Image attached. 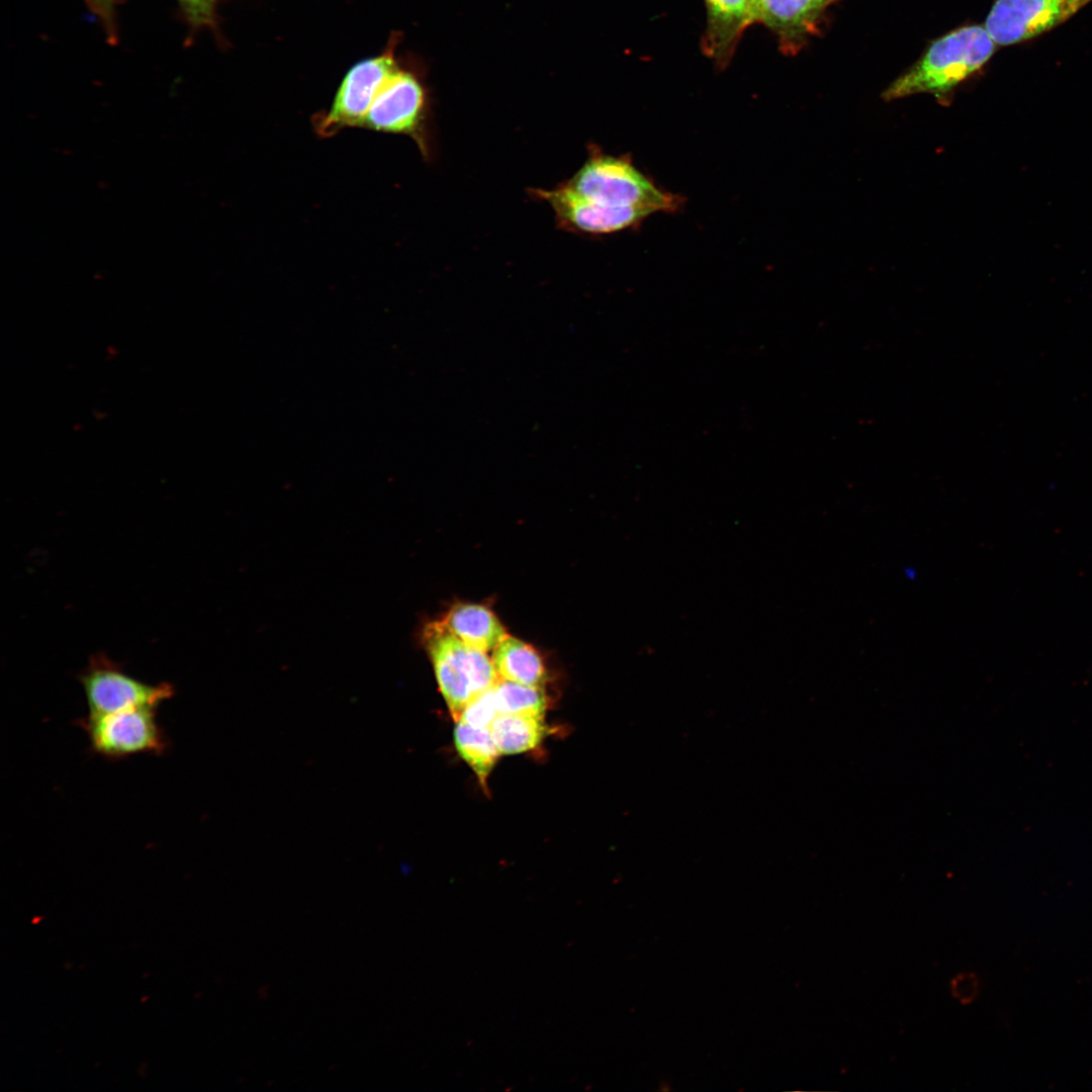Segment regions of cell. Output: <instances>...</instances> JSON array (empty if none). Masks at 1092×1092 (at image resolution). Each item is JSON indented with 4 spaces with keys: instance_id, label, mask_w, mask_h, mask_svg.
<instances>
[{
    "instance_id": "6da1fadb",
    "label": "cell",
    "mask_w": 1092,
    "mask_h": 1092,
    "mask_svg": "<svg viewBox=\"0 0 1092 1092\" xmlns=\"http://www.w3.org/2000/svg\"><path fill=\"white\" fill-rule=\"evenodd\" d=\"M996 43L985 26L968 25L950 31L931 43L923 57L884 92L887 100L919 93L938 99L983 67Z\"/></svg>"
},
{
    "instance_id": "7a4b0ae2",
    "label": "cell",
    "mask_w": 1092,
    "mask_h": 1092,
    "mask_svg": "<svg viewBox=\"0 0 1092 1092\" xmlns=\"http://www.w3.org/2000/svg\"><path fill=\"white\" fill-rule=\"evenodd\" d=\"M564 184L582 198L611 208H638L652 214L672 212L682 204L680 196L658 188L628 157L607 155L596 147Z\"/></svg>"
},
{
    "instance_id": "3957f363",
    "label": "cell",
    "mask_w": 1092,
    "mask_h": 1092,
    "mask_svg": "<svg viewBox=\"0 0 1092 1092\" xmlns=\"http://www.w3.org/2000/svg\"><path fill=\"white\" fill-rule=\"evenodd\" d=\"M423 639L439 690L457 721L469 702L499 679L493 661L486 652L455 637L441 621L428 624Z\"/></svg>"
},
{
    "instance_id": "277c9868",
    "label": "cell",
    "mask_w": 1092,
    "mask_h": 1092,
    "mask_svg": "<svg viewBox=\"0 0 1092 1092\" xmlns=\"http://www.w3.org/2000/svg\"><path fill=\"white\" fill-rule=\"evenodd\" d=\"M157 708L87 715L79 726L86 732L90 748L107 759H120L141 753L162 754L169 740L156 717Z\"/></svg>"
},
{
    "instance_id": "5b68a950",
    "label": "cell",
    "mask_w": 1092,
    "mask_h": 1092,
    "mask_svg": "<svg viewBox=\"0 0 1092 1092\" xmlns=\"http://www.w3.org/2000/svg\"><path fill=\"white\" fill-rule=\"evenodd\" d=\"M88 715H104L134 708H158L174 695L168 682L146 684L127 674L105 655L91 657L80 674Z\"/></svg>"
},
{
    "instance_id": "8992f818",
    "label": "cell",
    "mask_w": 1092,
    "mask_h": 1092,
    "mask_svg": "<svg viewBox=\"0 0 1092 1092\" xmlns=\"http://www.w3.org/2000/svg\"><path fill=\"white\" fill-rule=\"evenodd\" d=\"M361 127L414 139L424 156L430 155L426 127V93L411 73L398 70L376 94Z\"/></svg>"
},
{
    "instance_id": "52a82bcc",
    "label": "cell",
    "mask_w": 1092,
    "mask_h": 1092,
    "mask_svg": "<svg viewBox=\"0 0 1092 1092\" xmlns=\"http://www.w3.org/2000/svg\"><path fill=\"white\" fill-rule=\"evenodd\" d=\"M397 71L389 54L354 65L344 77L330 109L314 116L316 134L330 138L347 127H361L376 94Z\"/></svg>"
},
{
    "instance_id": "ba28073f",
    "label": "cell",
    "mask_w": 1092,
    "mask_h": 1092,
    "mask_svg": "<svg viewBox=\"0 0 1092 1092\" xmlns=\"http://www.w3.org/2000/svg\"><path fill=\"white\" fill-rule=\"evenodd\" d=\"M1092 0H995L985 28L997 46L1030 39L1065 22Z\"/></svg>"
},
{
    "instance_id": "9c48e42d",
    "label": "cell",
    "mask_w": 1092,
    "mask_h": 1092,
    "mask_svg": "<svg viewBox=\"0 0 1092 1092\" xmlns=\"http://www.w3.org/2000/svg\"><path fill=\"white\" fill-rule=\"evenodd\" d=\"M531 195L546 201L560 228L584 235H607L636 226L650 215L638 208H611L586 200L564 183L556 188L531 189Z\"/></svg>"
},
{
    "instance_id": "30bf717a",
    "label": "cell",
    "mask_w": 1092,
    "mask_h": 1092,
    "mask_svg": "<svg viewBox=\"0 0 1092 1092\" xmlns=\"http://www.w3.org/2000/svg\"><path fill=\"white\" fill-rule=\"evenodd\" d=\"M705 3L707 28L704 51L718 63L724 64L746 26L755 22L752 0H705Z\"/></svg>"
},
{
    "instance_id": "8fae6325",
    "label": "cell",
    "mask_w": 1092,
    "mask_h": 1092,
    "mask_svg": "<svg viewBox=\"0 0 1092 1092\" xmlns=\"http://www.w3.org/2000/svg\"><path fill=\"white\" fill-rule=\"evenodd\" d=\"M828 0H755V21L764 23L784 49L793 50L814 27Z\"/></svg>"
},
{
    "instance_id": "7c38bea8",
    "label": "cell",
    "mask_w": 1092,
    "mask_h": 1092,
    "mask_svg": "<svg viewBox=\"0 0 1092 1092\" xmlns=\"http://www.w3.org/2000/svg\"><path fill=\"white\" fill-rule=\"evenodd\" d=\"M441 623L455 637L484 652L493 651L508 635L497 617L477 604L454 606Z\"/></svg>"
},
{
    "instance_id": "4fadbf2b",
    "label": "cell",
    "mask_w": 1092,
    "mask_h": 1092,
    "mask_svg": "<svg viewBox=\"0 0 1092 1092\" xmlns=\"http://www.w3.org/2000/svg\"><path fill=\"white\" fill-rule=\"evenodd\" d=\"M492 661L500 679L538 688L545 681L540 654L518 638L507 635L493 649Z\"/></svg>"
},
{
    "instance_id": "5bb4252c",
    "label": "cell",
    "mask_w": 1092,
    "mask_h": 1092,
    "mask_svg": "<svg viewBox=\"0 0 1092 1092\" xmlns=\"http://www.w3.org/2000/svg\"><path fill=\"white\" fill-rule=\"evenodd\" d=\"M489 731L500 754H518L538 746L544 735L543 717L499 714Z\"/></svg>"
},
{
    "instance_id": "9a60e30c",
    "label": "cell",
    "mask_w": 1092,
    "mask_h": 1092,
    "mask_svg": "<svg viewBox=\"0 0 1092 1092\" xmlns=\"http://www.w3.org/2000/svg\"><path fill=\"white\" fill-rule=\"evenodd\" d=\"M455 747L472 768L482 786L500 754L489 728L474 727L457 721L454 729Z\"/></svg>"
},
{
    "instance_id": "2e32d148",
    "label": "cell",
    "mask_w": 1092,
    "mask_h": 1092,
    "mask_svg": "<svg viewBox=\"0 0 1092 1092\" xmlns=\"http://www.w3.org/2000/svg\"><path fill=\"white\" fill-rule=\"evenodd\" d=\"M498 714L543 717L547 701L541 688L498 679L492 687Z\"/></svg>"
},
{
    "instance_id": "e0dca14e",
    "label": "cell",
    "mask_w": 1092,
    "mask_h": 1092,
    "mask_svg": "<svg viewBox=\"0 0 1092 1092\" xmlns=\"http://www.w3.org/2000/svg\"><path fill=\"white\" fill-rule=\"evenodd\" d=\"M492 687L469 702L462 710L457 721H462L474 727L489 728L493 720L499 715L493 698Z\"/></svg>"
},
{
    "instance_id": "ac0fdd59",
    "label": "cell",
    "mask_w": 1092,
    "mask_h": 1092,
    "mask_svg": "<svg viewBox=\"0 0 1092 1092\" xmlns=\"http://www.w3.org/2000/svg\"><path fill=\"white\" fill-rule=\"evenodd\" d=\"M981 984L977 973L963 971L949 981V991L953 999L962 1005H970L980 994Z\"/></svg>"
},
{
    "instance_id": "d6986e66",
    "label": "cell",
    "mask_w": 1092,
    "mask_h": 1092,
    "mask_svg": "<svg viewBox=\"0 0 1092 1092\" xmlns=\"http://www.w3.org/2000/svg\"><path fill=\"white\" fill-rule=\"evenodd\" d=\"M179 2L191 23L202 25L211 22L215 0H179Z\"/></svg>"
},
{
    "instance_id": "ffe728a7",
    "label": "cell",
    "mask_w": 1092,
    "mask_h": 1092,
    "mask_svg": "<svg viewBox=\"0 0 1092 1092\" xmlns=\"http://www.w3.org/2000/svg\"><path fill=\"white\" fill-rule=\"evenodd\" d=\"M89 6L110 24L115 0H86Z\"/></svg>"
},
{
    "instance_id": "44dd1931",
    "label": "cell",
    "mask_w": 1092,
    "mask_h": 1092,
    "mask_svg": "<svg viewBox=\"0 0 1092 1092\" xmlns=\"http://www.w3.org/2000/svg\"><path fill=\"white\" fill-rule=\"evenodd\" d=\"M754 3H755V0H752L753 13H754ZM754 19H755V17H754Z\"/></svg>"
}]
</instances>
